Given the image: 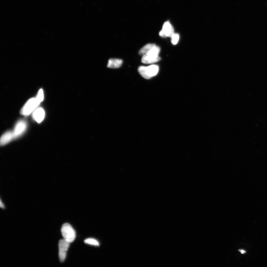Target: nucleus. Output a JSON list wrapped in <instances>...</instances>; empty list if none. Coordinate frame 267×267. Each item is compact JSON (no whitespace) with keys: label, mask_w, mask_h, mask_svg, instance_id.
<instances>
[{"label":"nucleus","mask_w":267,"mask_h":267,"mask_svg":"<svg viewBox=\"0 0 267 267\" xmlns=\"http://www.w3.org/2000/svg\"><path fill=\"white\" fill-rule=\"evenodd\" d=\"M14 139V137L13 132L10 131H7L4 133L1 137V141H0L1 145H4L7 144Z\"/></svg>","instance_id":"nucleus-9"},{"label":"nucleus","mask_w":267,"mask_h":267,"mask_svg":"<svg viewBox=\"0 0 267 267\" xmlns=\"http://www.w3.org/2000/svg\"><path fill=\"white\" fill-rule=\"evenodd\" d=\"M159 67L156 65H150L149 67L140 66L139 68V74L146 79H150L157 75Z\"/></svg>","instance_id":"nucleus-3"},{"label":"nucleus","mask_w":267,"mask_h":267,"mask_svg":"<svg viewBox=\"0 0 267 267\" xmlns=\"http://www.w3.org/2000/svg\"><path fill=\"white\" fill-rule=\"evenodd\" d=\"M36 98V99L38 101L40 102V103H41V102H42L43 100H44V92H43V90L42 89L40 90V91H39Z\"/></svg>","instance_id":"nucleus-13"},{"label":"nucleus","mask_w":267,"mask_h":267,"mask_svg":"<svg viewBox=\"0 0 267 267\" xmlns=\"http://www.w3.org/2000/svg\"><path fill=\"white\" fill-rule=\"evenodd\" d=\"M45 117V111L42 108H37L33 112V118L38 123H40L42 122L44 120Z\"/></svg>","instance_id":"nucleus-8"},{"label":"nucleus","mask_w":267,"mask_h":267,"mask_svg":"<svg viewBox=\"0 0 267 267\" xmlns=\"http://www.w3.org/2000/svg\"><path fill=\"white\" fill-rule=\"evenodd\" d=\"M160 51V47L155 46L146 54L143 55L142 57V63L145 64H149L157 62L161 60L159 56Z\"/></svg>","instance_id":"nucleus-1"},{"label":"nucleus","mask_w":267,"mask_h":267,"mask_svg":"<svg viewBox=\"0 0 267 267\" xmlns=\"http://www.w3.org/2000/svg\"><path fill=\"white\" fill-rule=\"evenodd\" d=\"M40 104L36 98H31L26 102L20 111V114L24 116H28L33 112Z\"/></svg>","instance_id":"nucleus-4"},{"label":"nucleus","mask_w":267,"mask_h":267,"mask_svg":"<svg viewBox=\"0 0 267 267\" xmlns=\"http://www.w3.org/2000/svg\"><path fill=\"white\" fill-rule=\"evenodd\" d=\"M61 232L63 239L65 241L70 243L74 241L76 234L75 230L69 224L65 223L63 224L61 227Z\"/></svg>","instance_id":"nucleus-2"},{"label":"nucleus","mask_w":267,"mask_h":267,"mask_svg":"<svg viewBox=\"0 0 267 267\" xmlns=\"http://www.w3.org/2000/svg\"><path fill=\"white\" fill-rule=\"evenodd\" d=\"M174 34L173 27L169 22H167L164 24L163 29L159 33V35L162 37H172V35Z\"/></svg>","instance_id":"nucleus-7"},{"label":"nucleus","mask_w":267,"mask_h":267,"mask_svg":"<svg viewBox=\"0 0 267 267\" xmlns=\"http://www.w3.org/2000/svg\"><path fill=\"white\" fill-rule=\"evenodd\" d=\"M239 251H240V252L242 254L245 253H246V251H245V250H242V249L239 250Z\"/></svg>","instance_id":"nucleus-16"},{"label":"nucleus","mask_w":267,"mask_h":267,"mask_svg":"<svg viewBox=\"0 0 267 267\" xmlns=\"http://www.w3.org/2000/svg\"><path fill=\"white\" fill-rule=\"evenodd\" d=\"M70 243L64 239L59 240L58 244L59 256L61 262L64 261L66 258L67 253L69 246Z\"/></svg>","instance_id":"nucleus-5"},{"label":"nucleus","mask_w":267,"mask_h":267,"mask_svg":"<svg viewBox=\"0 0 267 267\" xmlns=\"http://www.w3.org/2000/svg\"><path fill=\"white\" fill-rule=\"evenodd\" d=\"M0 207H1V208H5V206H4V205L2 202V200H1V201H0Z\"/></svg>","instance_id":"nucleus-15"},{"label":"nucleus","mask_w":267,"mask_h":267,"mask_svg":"<svg viewBox=\"0 0 267 267\" xmlns=\"http://www.w3.org/2000/svg\"><path fill=\"white\" fill-rule=\"evenodd\" d=\"M84 242L86 244H89L90 245L99 246L100 245L99 242L97 241V240L94 239V238H88V239L84 240Z\"/></svg>","instance_id":"nucleus-12"},{"label":"nucleus","mask_w":267,"mask_h":267,"mask_svg":"<svg viewBox=\"0 0 267 267\" xmlns=\"http://www.w3.org/2000/svg\"><path fill=\"white\" fill-rule=\"evenodd\" d=\"M155 46V44H149L146 45L143 47L139 52V54L141 55H144L149 52L153 47Z\"/></svg>","instance_id":"nucleus-11"},{"label":"nucleus","mask_w":267,"mask_h":267,"mask_svg":"<svg viewBox=\"0 0 267 267\" xmlns=\"http://www.w3.org/2000/svg\"><path fill=\"white\" fill-rule=\"evenodd\" d=\"M171 41L172 44L173 45H176L177 44L179 40V35L177 34H174L172 35V36Z\"/></svg>","instance_id":"nucleus-14"},{"label":"nucleus","mask_w":267,"mask_h":267,"mask_svg":"<svg viewBox=\"0 0 267 267\" xmlns=\"http://www.w3.org/2000/svg\"><path fill=\"white\" fill-rule=\"evenodd\" d=\"M27 128V123L25 121L20 120L16 123L13 131L14 139L17 138L25 132Z\"/></svg>","instance_id":"nucleus-6"},{"label":"nucleus","mask_w":267,"mask_h":267,"mask_svg":"<svg viewBox=\"0 0 267 267\" xmlns=\"http://www.w3.org/2000/svg\"><path fill=\"white\" fill-rule=\"evenodd\" d=\"M123 61L118 59H110L108 61L107 67L109 68H117L122 66Z\"/></svg>","instance_id":"nucleus-10"}]
</instances>
